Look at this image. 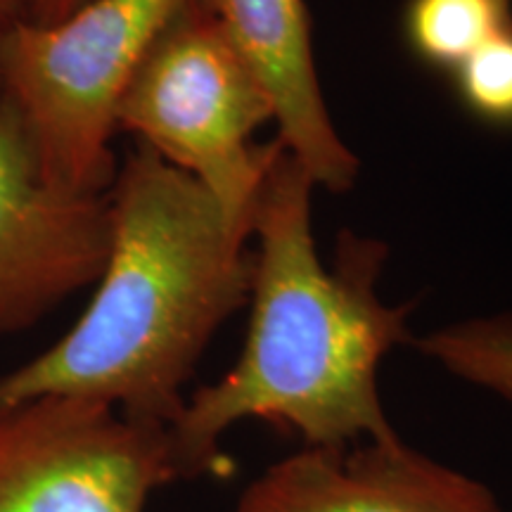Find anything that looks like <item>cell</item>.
<instances>
[{
  "instance_id": "14",
  "label": "cell",
  "mask_w": 512,
  "mask_h": 512,
  "mask_svg": "<svg viewBox=\"0 0 512 512\" xmlns=\"http://www.w3.org/2000/svg\"><path fill=\"white\" fill-rule=\"evenodd\" d=\"M508 15H510V27H512V0H508Z\"/></svg>"
},
{
  "instance_id": "1",
  "label": "cell",
  "mask_w": 512,
  "mask_h": 512,
  "mask_svg": "<svg viewBox=\"0 0 512 512\" xmlns=\"http://www.w3.org/2000/svg\"><path fill=\"white\" fill-rule=\"evenodd\" d=\"M313 178L285 147L275 155L254 209L249 330L235 366L185 399L169 427L181 482L228 470L221 439L261 420L304 446H347L401 437L382 406L384 356L411 342V306L377 297L384 247L347 235L332 268L311 228Z\"/></svg>"
},
{
  "instance_id": "2",
  "label": "cell",
  "mask_w": 512,
  "mask_h": 512,
  "mask_svg": "<svg viewBox=\"0 0 512 512\" xmlns=\"http://www.w3.org/2000/svg\"><path fill=\"white\" fill-rule=\"evenodd\" d=\"M110 254L91 304L53 347L0 375V406L43 394L171 427L221 325L249 302L252 230L138 143L107 192Z\"/></svg>"
},
{
  "instance_id": "6",
  "label": "cell",
  "mask_w": 512,
  "mask_h": 512,
  "mask_svg": "<svg viewBox=\"0 0 512 512\" xmlns=\"http://www.w3.org/2000/svg\"><path fill=\"white\" fill-rule=\"evenodd\" d=\"M110 238L107 192L53 188L17 102L0 91V335L34 328L98 283Z\"/></svg>"
},
{
  "instance_id": "5",
  "label": "cell",
  "mask_w": 512,
  "mask_h": 512,
  "mask_svg": "<svg viewBox=\"0 0 512 512\" xmlns=\"http://www.w3.org/2000/svg\"><path fill=\"white\" fill-rule=\"evenodd\" d=\"M176 482L169 427L83 396L0 406V512H147Z\"/></svg>"
},
{
  "instance_id": "7",
  "label": "cell",
  "mask_w": 512,
  "mask_h": 512,
  "mask_svg": "<svg viewBox=\"0 0 512 512\" xmlns=\"http://www.w3.org/2000/svg\"><path fill=\"white\" fill-rule=\"evenodd\" d=\"M233 512H503L479 479L401 437L304 446L266 467Z\"/></svg>"
},
{
  "instance_id": "8",
  "label": "cell",
  "mask_w": 512,
  "mask_h": 512,
  "mask_svg": "<svg viewBox=\"0 0 512 512\" xmlns=\"http://www.w3.org/2000/svg\"><path fill=\"white\" fill-rule=\"evenodd\" d=\"M219 17L275 105L278 138L313 183L342 192L358 174V159L339 138L316 74L309 10L304 0H204Z\"/></svg>"
},
{
  "instance_id": "4",
  "label": "cell",
  "mask_w": 512,
  "mask_h": 512,
  "mask_svg": "<svg viewBox=\"0 0 512 512\" xmlns=\"http://www.w3.org/2000/svg\"><path fill=\"white\" fill-rule=\"evenodd\" d=\"M185 0H88L55 24L24 22L0 62V91L27 121L41 174L72 195H105L117 107L147 48Z\"/></svg>"
},
{
  "instance_id": "9",
  "label": "cell",
  "mask_w": 512,
  "mask_h": 512,
  "mask_svg": "<svg viewBox=\"0 0 512 512\" xmlns=\"http://www.w3.org/2000/svg\"><path fill=\"white\" fill-rule=\"evenodd\" d=\"M508 27V0H411L403 19L413 53L448 72Z\"/></svg>"
},
{
  "instance_id": "12",
  "label": "cell",
  "mask_w": 512,
  "mask_h": 512,
  "mask_svg": "<svg viewBox=\"0 0 512 512\" xmlns=\"http://www.w3.org/2000/svg\"><path fill=\"white\" fill-rule=\"evenodd\" d=\"M34 0H0V62H3V50L8 38L19 24L29 22Z\"/></svg>"
},
{
  "instance_id": "11",
  "label": "cell",
  "mask_w": 512,
  "mask_h": 512,
  "mask_svg": "<svg viewBox=\"0 0 512 512\" xmlns=\"http://www.w3.org/2000/svg\"><path fill=\"white\" fill-rule=\"evenodd\" d=\"M453 76L460 100L475 117L512 126V27L489 38Z\"/></svg>"
},
{
  "instance_id": "3",
  "label": "cell",
  "mask_w": 512,
  "mask_h": 512,
  "mask_svg": "<svg viewBox=\"0 0 512 512\" xmlns=\"http://www.w3.org/2000/svg\"><path fill=\"white\" fill-rule=\"evenodd\" d=\"M266 121H275V105L264 79L204 0H185L159 31L117 107V131L136 133L249 230L283 147L280 138L252 143Z\"/></svg>"
},
{
  "instance_id": "10",
  "label": "cell",
  "mask_w": 512,
  "mask_h": 512,
  "mask_svg": "<svg viewBox=\"0 0 512 512\" xmlns=\"http://www.w3.org/2000/svg\"><path fill=\"white\" fill-rule=\"evenodd\" d=\"M411 342L446 373L512 401V313L460 320Z\"/></svg>"
},
{
  "instance_id": "13",
  "label": "cell",
  "mask_w": 512,
  "mask_h": 512,
  "mask_svg": "<svg viewBox=\"0 0 512 512\" xmlns=\"http://www.w3.org/2000/svg\"><path fill=\"white\" fill-rule=\"evenodd\" d=\"M83 3L88 0H34V8H31V24H55L60 22L62 17H67L69 12H74L76 8H81Z\"/></svg>"
}]
</instances>
